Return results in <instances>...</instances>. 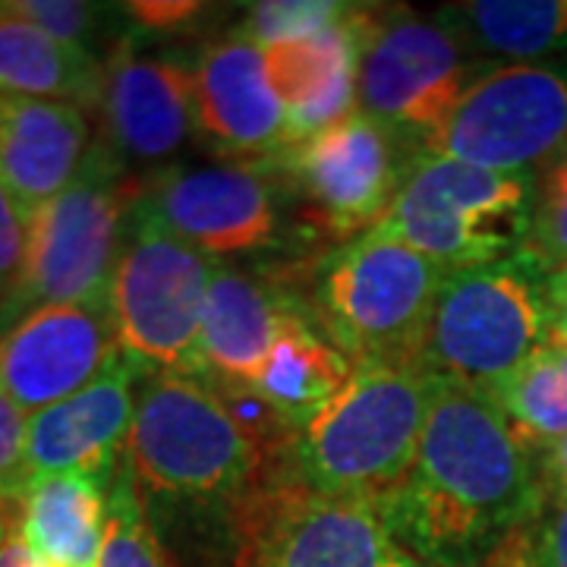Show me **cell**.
Listing matches in <instances>:
<instances>
[{
  "instance_id": "obj_1",
  "label": "cell",
  "mask_w": 567,
  "mask_h": 567,
  "mask_svg": "<svg viewBox=\"0 0 567 567\" xmlns=\"http://www.w3.org/2000/svg\"><path fill=\"white\" fill-rule=\"evenodd\" d=\"M543 511L539 457L498 404L435 379L413 470L382 505L394 539L425 567H480Z\"/></svg>"
},
{
  "instance_id": "obj_2",
  "label": "cell",
  "mask_w": 567,
  "mask_h": 567,
  "mask_svg": "<svg viewBox=\"0 0 567 567\" xmlns=\"http://www.w3.org/2000/svg\"><path fill=\"white\" fill-rule=\"evenodd\" d=\"M435 375L420 363L353 365V375L290 442L309 488L385 505L404 486L423 439Z\"/></svg>"
},
{
  "instance_id": "obj_3",
  "label": "cell",
  "mask_w": 567,
  "mask_h": 567,
  "mask_svg": "<svg viewBox=\"0 0 567 567\" xmlns=\"http://www.w3.org/2000/svg\"><path fill=\"white\" fill-rule=\"evenodd\" d=\"M265 442L199 375H152L142 385L123 461L136 486L183 505H221L249 492Z\"/></svg>"
},
{
  "instance_id": "obj_4",
  "label": "cell",
  "mask_w": 567,
  "mask_h": 567,
  "mask_svg": "<svg viewBox=\"0 0 567 567\" xmlns=\"http://www.w3.org/2000/svg\"><path fill=\"white\" fill-rule=\"evenodd\" d=\"M447 271L379 230L324 252L309 312L353 365L420 363Z\"/></svg>"
},
{
  "instance_id": "obj_5",
  "label": "cell",
  "mask_w": 567,
  "mask_h": 567,
  "mask_svg": "<svg viewBox=\"0 0 567 567\" xmlns=\"http://www.w3.org/2000/svg\"><path fill=\"white\" fill-rule=\"evenodd\" d=\"M140 183L104 140L92 142L80 174L29 218L20 284L0 303V334L48 306L111 290Z\"/></svg>"
},
{
  "instance_id": "obj_6",
  "label": "cell",
  "mask_w": 567,
  "mask_h": 567,
  "mask_svg": "<svg viewBox=\"0 0 567 567\" xmlns=\"http://www.w3.org/2000/svg\"><path fill=\"white\" fill-rule=\"evenodd\" d=\"M536 205L533 174L486 171L416 152L379 234L445 271L498 262L527 246Z\"/></svg>"
},
{
  "instance_id": "obj_7",
  "label": "cell",
  "mask_w": 567,
  "mask_h": 567,
  "mask_svg": "<svg viewBox=\"0 0 567 567\" xmlns=\"http://www.w3.org/2000/svg\"><path fill=\"white\" fill-rule=\"evenodd\" d=\"M548 271L527 249L447 271L420 347L429 375L495 391L529 353L548 344Z\"/></svg>"
},
{
  "instance_id": "obj_8",
  "label": "cell",
  "mask_w": 567,
  "mask_h": 567,
  "mask_svg": "<svg viewBox=\"0 0 567 567\" xmlns=\"http://www.w3.org/2000/svg\"><path fill=\"white\" fill-rule=\"evenodd\" d=\"M218 262L133 205L111 281L117 341L152 375H199V334Z\"/></svg>"
},
{
  "instance_id": "obj_9",
  "label": "cell",
  "mask_w": 567,
  "mask_h": 567,
  "mask_svg": "<svg viewBox=\"0 0 567 567\" xmlns=\"http://www.w3.org/2000/svg\"><path fill=\"white\" fill-rule=\"evenodd\" d=\"M486 66L442 13L365 7L357 111L420 148Z\"/></svg>"
},
{
  "instance_id": "obj_10",
  "label": "cell",
  "mask_w": 567,
  "mask_h": 567,
  "mask_svg": "<svg viewBox=\"0 0 567 567\" xmlns=\"http://www.w3.org/2000/svg\"><path fill=\"white\" fill-rule=\"evenodd\" d=\"M416 152L533 174L567 152V63H492Z\"/></svg>"
},
{
  "instance_id": "obj_11",
  "label": "cell",
  "mask_w": 567,
  "mask_h": 567,
  "mask_svg": "<svg viewBox=\"0 0 567 567\" xmlns=\"http://www.w3.org/2000/svg\"><path fill=\"white\" fill-rule=\"evenodd\" d=\"M406 145L357 111L319 136L290 145L275 162L303 199L306 224L350 244L385 218L416 155H406Z\"/></svg>"
},
{
  "instance_id": "obj_12",
  "label": "cell",
  "mask_w": 567,
  "mask_h": 567,
  "mask_svg": "<svg viewBox=\"0 0 567 567\" xmlns=\"http://www.w3.org/2000/svg\"><path fill=\"white\" fill-rule=\"evenodd\" d=\"M284 183L275 158L167 164L136 186L133 205L212 259L244 256L278 246Z\"/></svg>"
},
{
  "instance_id": "obj_13",
  "label": "cell",
  "mask_w": 567,
  "mask_h": 567,
  "mask_svg": "<svg viewBox=\"0 0 567 567\" xmlns=\"http://www.w3.org/2000/svg\"><path fill=\"white\" fill-rule=\"evenodd\" d=\"M249 517V567H425L394 539L382 507L300 480L262 488Z\"/></svg>"
},
{
  "instance_id": "obj_14",
  "label": "cell",
  "mask_w": 567,
  "mask_h": 567,
  "mask_svg": "<svg viewBox=\"0 0 567 567\" xmlns=\"http://www.w3.org/2000/svg\"><path fill=\"white\" fill-rule=\"evenodd\" d=\"M121 353L111 290L25 316L0 334V388L25 416L95 382Z\"/></svg>"
},
{
  "instance_id": "obj_15",
  "label": "cell",
  "mask_w": 567,
  "mask_h": 567,
  "mask_svg": "<svg viewBox=\"0 0 567 567\" xmlns=\"http://www.w3.org/2000/svg\"><path fill=\"white\" fill-rule=\"evenodd\" d=\"M102 121L104 142L123 164L174 162L189 142L199 140L193 66L140 54L121 39L104 58Z\"/></svg>"
},
{
  "instance_id": "obj_16",
  "label": "cell",
  "mask_w": 567,
  "mask_h": 567,
  "mask_svg": "<svg viewBox=\"0 0 567 567\" xmlns=\"http://www.w3.org/2000/svg\"><path fill=\"white\" fill-rule=\"evenodd\" d=\"M145 382L148 375L140 365L117 353L95 382L29 416V483L63 473L117 476Z\"/></svg>"
},
{
  "instance_id": "obj_17",
  "label": "cell",
  "mask_w": 567,
  "mask_h": 567,
  "mask_svg": "<svg viewBox=\"0 0 567 567\" xmlns=\"http://www.w3.org/2000/svg\"><path fill=\"white\" fill-rule=\"evenodd\" d=\"M199 140L227 162H271L287 148V114L265 73L262 44L230 32L193 63Z\"/></svg>"
},
{
  "instance_id": "obj_18",
  "label": "cell",
  "mask_w": 567,
  "mask_h": 567,
  "mask_svg": "<svg viewBox=\"0 0 567 567\" xmlns=\"http://www.w3.org/2000/svg\"><path fill=\"white\" fill-rule=\"evenodd\" d=\"M363 22L365 7L353 3L344 22L319 35L262 48L265 73L287 114V148L357 114Z\"/></svg>"
},
{
  "instance_id": "obj_19",
  "label": "cell",
  "mask_w": 567,
  "mask_h": 567,
  "mask_svg": "<svg viewBox=\"0 0 567 567\" xmlns=\"http://www.w3.org/2000/svg\"><path fill=\"white\" fill-rule=\"evenodd\" d=\"M303 312L275 281L244 268L218 265L203 309L199 363L218 391H244L265 363L287 319Z\"/></svg>"
},
{
  "instance_id": "obj_20",
  "label": "cell",
  "mask_w": 567,
  "mask_h": 567,
  "mask_svg": "<svg viewBox=\"0 0 567 567\" xmlns=\"http://www.w3.org/2000/svg\"><path fill=\"white\" fill-rule=\"evenodd\" d=\"M89 148L92 126L82 107L0 95V183L29 215L70 186Z\"/></svg>"
},
{
  "instance_id": "obj_21",
  "label": "cell",
  "mask_w": 567,
  "mask_h": 567,
  "mask_svg": "<svg viewBox=\"0 0 567 567\" xmlns=\"http://www.w3.org/2000/svg\"><path fill=\"white\" fill-rule=\"evenodd\" d=\"M107 476H41L17 505L3 507V517L48 565L99 567L107 539Z\"/></svg>"
},
{
  "instance_id": "obj_22",
  "label": "cell",
  "mask_w": 567,
  "mask_h": 567,
  "mask_svg": "<svg viewBox=\"0 0 567 567\" xmlns=\"http://www.w3.org/2000/svg\"><path fill=\"white\" fill-rule=\"evenodd\" d=\"M350 375L353 363L324 338L312 316L297 312L284 322L244 394L259 401L287 432H297L350 382Z\"/></svg>"
},
{
  "instance_id": "obj_23",
  "label": "cell",
  "mask_w": 567,
  "mask_h": 567,
  "mask_svg": "<svg viewBox=\"0 0 567 567\" xmlns=\"http://www.w3.org/2000/svg\"><path fill=\"white\" fill-rule=\"evenodd\" d=\"M0 95L102 111L104 61L51 39L0 3Z\"/></svg>"
},
{
  "instance_id": "obj_24",
  "label": "cell",
  "mask_w": 567,
  "mask_h": 567,
  "mask_svg": "<svg viewBox=\"0 0 567 567\" xmlns=\"http://www.w3.org/2000/svg\"><path fill=\"white\" fill-rule=\"evenodd\" d=\"M439 13L483 63H543L567 51V0H473Z\"/></svg>"
},
{
  "instance_id": "obj_25",
  "label": "cell",
  "mask_w": 567,
  "mask_h": 567,
  "mask_svg": "<svg viewBox=\"0 0 567 567\" xmlns=\"http://www.w3.org/2000/svg\"><path fill=\"white\" fill-rule=\"evenodd\" d=\"M488 398L507 416L517 439L539 457L567 435V347L543 344Z\"/></svg>"
},
{
  "instance_id": "obj_26",
  "label": "cell",
  "mask_w": 567,
  "mask_h": 567,
  "mask_svg": "<svg viewBox=\"0 0 567 567\" xmlns=\"http://www.w3.org/2000/svg\"><path fill=\"white\" fill-rule=\"evenodd\" d=\"M99 567H171L167 548L148 524L142 488L126 464L117 470L107 492V539Z\"/></svg>"
},
{
  "instance_id": "obj_27",
  "label": "cell",
  "mask_w": 567,
  "mask_h": 567,
  "mask_svg": "<svg viewBox=\"0 0 567 567\" xmlns=\"http://www.w3.org/2000/svg\"><path fill=\"white\" fill-rule=\"evenodd\" d=\"M350 10L353 3H338V0H262L246 7V17L237 32H244L246 39L262 48L281 41H300L344 22Z\"/></svg>"
},
{
  "instance_id": "obj_28",
  "label": "cell",
  "mask_w": 567,
  "mask_h": 567,
  "mask_svg": "<svg viewBox=\"0 0 567 567\" xmlns=\"http://www.w3.org/2000/svg\"><path fill=\"white\" fill-rule=\"evenodd\" d=\"M3 7L32 25H39L51 39L80 48L95 58H99V44L107 39V25L121 17V13H111L114 7L85 3V0H13Z\"/></svg>"
},
{
  "instance_id": "obj_29",
  "label": "cell",
  "mask_w": 567,
  "mask_h": 567,
  "mask_svg": "<svg viewBox=\"0 0 567 567\" xmlns=\"http://www.w3.org/2000/svg\"><path fill=\"white\" fill-rule=\"evenodd\" d=\"M524 249L548 275L567 268V152L551 164L543 186L536 189L533 221H529Z\"/></svg>"
},
{
  "instance_id": "obj_30",
  "label": "cell",
  "mask_w": 567,
  "mask_h": 567,
  "mask_svg": "<svg viewBox=\"0 0 567 567\" xmlns=\"http://www.w3.org/2000/svg\"><path fill=\"white\" fill-rule=\"evenodd\" d=\"M25 439H29V416L0 388V507L17 505L29 486Z\"/></svg>"
},
{
  "instance_id": "obj_31",
  "label": "cell",
  "mask_w": 567,
  "mask_h": 567,
  "mask_svg": "<svg viewBox=\"0 0 567 567\" xmlns=\"http://www.w3.org/2000/svg\"><path fill=\"white\" fill-rule=\"evenodd\" d=\"M29 212L0 183V303L20 284L25 249H29Z\"/></svg>"
},
{
  "instance_id": "obj_32",
  "label": "cell",
  "mask_w": 567,
  "mask_h": 567,
  "mask_svg": "<svg viewBox=\"0 0 567 567\" xmlns=\"http://www.w3.org/2000/svg\"><path fill=\"white\" fill-rule=\"evenodd\" d=\"M121 10L126 20L136 22L140 29L152 32V35L183 32L186 25H193L208 13V7L196 3V0H130Z\"/></svg>"
},
{
  "instance_id": "obj_33",
  "label": "cell",
  "mask_w": 567,
  "mask_h": 567,
  "mask_svg": "<svg viewBox=\"0 0 567 567\" xmlns=\"http://www.w3.org/2000/svg\"><path fill=\"white\" fill-rule=\"evenodd\" d=\"M543 567H567V488L546 492V511L539 527Z\"/></svg>"
},
{
  "instance_id": "obj_34",
  "label": "cell",
  "mask_w": 567,
  "mask_h": 567,
  "mask_svg": "<svg viewBox=\"0 0 567 567\" xmlns=\"http://www.w3.org/2000/svg\"><path fill=\"white\" fill-rule=\"evenodd\" d=\"M546 306H548V344L567 347V268L548 275Z\"/></svg>"
},
{
  "instance_id": "obj_35",
  "label": "cell",
  "mask_w": 567,
  "mask_h": 567,
  "mask_svg": "<svg viewBox=\"0 0 567 567\" xmlns=\"http://www.w3.org/2000/svg\"><path fill=\"white\" fill-rule=\"evenodd\" d=\"M539 476H543L546 492H561V488H567V435L539 454Z\"/></svg>"
},
{
  "instance_id": "obj_36",
  "label": "cell",
  "mask_w": 567,
  "mask_h": 567,
  "mask_svg": "<svg viewBox=\"0 0 567 567\" xmlns=\"http://www.w3.org/2000/svg\"><path fill=\"white\" fill-rule=\"evenodd\" d=\"M0 567H54L22 539L17 527L7 524V539L0 543Z\"/></svg>"
}]
</instances>
